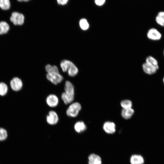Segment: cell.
Instances as JSON below:
<instances>
[{
  "mask_svg": "<svg viewBox=\"0 0 164 164\" xmlns=\"http://www.w3.org/2000/svg\"><path fill=\"white\" fill-rule=\"evenodd\" d=\"M8 134L6 130L3 128H0V141L5 140Z\"/></svg>",
  "mask_w": 164,
  "mask_h": 164,
  "instance_id": "24",
  "label": "cell"
},
{
  "mask_svg": "<svg viewBox=\"0 0 164 164\" xmlns=\"http://www.w3.org/2000/svg\"><path fill=\"white\" fill-rule=\"evenodd\" d=\"M11 6L10 0H0V8L3 10L9 9Z\"/></svg>",
  "mask_w": 164,
  "mask_h": 164,
  "instance_id": "19",
  "label": "cell"
},
{
  "mask_svg": "<svg viewBox=\"0 0 164 164\" xmlns=\"http://www.w3.org/2000/svg\"><path fill=\"white\" fill-rule=\"evenodd\" d=\"M142 68L144 71L146 73L149 75L155 74L158 70L156 68L149 65L146 62L142 64Z\"/></svg>",
  "mask_w": 164,
  "mask_h": 164,
  "instance_id": "11",
  "label": "cell"
},
{
  "mask_svg": "<svg viewBox=\"0 0 164 164\" xmlns=\"http://www.w3.org/2000/svg\"><path fill=\"white\" fill-rule=\"evenodd\" d=\"M8 87L7 85L5 83L1 82L0 83V95L4 96L8 92Z\"/></svg>",
  "mask_w": 164,
  "mask_h": 164,
  "instance_id": "22",
  "label": "cell"
},
{
  "mask_svg": "<svg viewBox=\"0 0 164 164\" xmlns=\"http://www.w3.org/2000/svg\"><path fill=\"white\" fill-rule=\"evenodd\" d=\"M116 126L115 124L112 122L108 121L105 122L103 126L104 131L107 133L112 134L116 131Z\"/></svg>",
  "mask_w": 164,
  "mask_h": 164,
  "instance_id": "10",
  "label": "cell"
},
{
  "mask_svg": "<svg viewBox=\"0 0 164 164\" xmlns=\"http://www.w3.org/2000/svg\"><path fill=\"white\" fill-rule=\"evenodd\" d=\"M67 68L69 75L73 77L78 73V69L76 66L71 61L67 60Z\"/></svg>",
  "mask_w": 164,
  "mask_h": 164,
  "instance_id": "9",
  "label": "cell"
},
{
  "mask_svg": "<svg viewBox=\"0 0 164 164\" xmlns=\"http://www.w3.org/2000/svg\"><path fill=\"white\" fill-rule=\"evenodd\" d=\"M121 105L123 109L130 108H132V103L129 100H125L121 102Z\"/></svg>",
  "mask_w": 164,
  "mask_h": 164,
  "instance_id": "23",
  "label": "cell"
},
{
  "mask_svg": "<svg viewBox=\"0 0 164 164\" xmlns=\"http://www.w3.org/2000/svg\"><path fill=\"white\" fill-rule=\"evenodd\" d=\"M47 79L55 85L61 83L63 79V77L59 73H47L46 74Z\"/></svg>",
  "mask_w": 164,
  "mask_h": 164,
  "instance_id": "5",
  "label": "cell"
},
{
  "mask_svg": "<svg viewBox=\"0 0 164 164\" xmlns=\"http://www.w3.org/2000/svg\"><path fill=\"white\" fill-rule=\"evenodd\" d=\"M79 24L80 28L83 30H87L89 28V24L85 19H81L79 21Z\"/></svg>",
  "mask_w": 164,
  "mask_h": 164,
  "instance_id": "21",
  "label": "cell"
},
{
  "mask_svg": "<svg viewBox=\"0 0 164 164\" xmlns=\"http://www.w3.org/2000/svg\"><path fill=\"white\" fill-rule=\"evenodd\" d=\"M10 20L14 25L22 26L24 23L25 17L22 13L14 11L11 13Z\"/></svg>",
  "mask_w": 164,
  "mask_h": 164,
  "instance_id": "3",
  "label": "cell"
},
{
  "mask_svg": "<svg viewBox=\"0 0 164 164\" xmlns=\"http://www.w3.org/2000/svg\"><path fill=\"white\" fill-rule=\"evenodd\" d=\"M89 164H101V158L98 155L92 153L88 157Z\"/></svg>",
  "mask_w": 164,
  "mask_h": 164,
  "instance_id": "12",
  "label": "cell"
},
{
  "mask_svg": "<svg viewBox=\"0 0 164 164\" xmlns=\"http://www.w3.org/2000/svg\"><path fill=\"white\" fill-rule=\"evenodd\" d=\"M86 126L83 121H78L74 125L75 131L78 133L82 132L85 131Z\"/></svg>",
  "mask_w": 164,
  "mask_h": 164,
  "instance_id": "17",
  "label": "cell"
},
{
  "mask_svg": "<svg viewBox=\"0 0 164 164\" xmlns=\"http://www.w3.org/2000/svg\"><path fill=\"white\" fill-rule=\"evenodd\" d=\"M45 70L47 73H59L58 69L56 66H52L49 64L46 65Z\"/></svg>",
  "mask_w": 164,
  "mask_h": 164,
  "instance_id": "20",
  "label": "cell"
},
{
  "mask_svg": "<svg viewBox=\"0 0 164 164\" xmlns=\"http://www.w3.org/2000/svg\"><path fill=\"white\" fill-rule=\"evenodd\" d=\"M155 21L158 24L164 27V12H159L155 17Z\"/></svg>",
  "mask_w": 164,
  "mask_h": 164,
  "instance_id": "18",
  "label": "cell"
},
{
  "mask_svg": "<svg viewBox=\"0 0 164 164\" xmlns=\"http://www.w3.org/2000/svg\"><path fill=\"white\" fill-rule=\"evenodd\" d=\"M106 0H95V4L97 6H101L103 5L105 3Z\"/></svg>",
  "mask_w": 164,
  "mask_h": 164,
  "instance_id": "26",
  "label": "cell"
},
{
  "mask_svg": "<svg viewBox=\"0 0 164 164\" xmlns=\"http://www.w3.org/2000/svg\"><path fill=\"white\" fill-rule=\"evenodd\" d=\"M134 112V110L132 108L123 109L121 111V116L125 119H128L131 118Z\"/></svg>",
  "mask_w": 164,
  "mask_h": 164,
  "instance_id": "16",
  "label": "cell"
},
{
  "mask_svg": "<svg viewBox=\"0 0 164 164\" xmlns=\"http://www.w3.org/2000/svg\"><path fill=\"white\" fill-rule=\"evenodd\" d=\"M146 62L147 63L158 70L159 68L158 62L157 60L154 57L149 56L146 57Z\"/></svg>",
  "mask_w": 164,
  "mask_h": 164,
  "instance_id": "15",
  "label": "cell"
},
{
  "mask_svg": "<svg viewBox=\"0 0 164 164\" xmlns=\"http://www.w3.org/2000/svg\"><path fill=\"white\" fill-rule=\"evenodd\" d=\"M60 65L63 72H66L67 71V60H63L61 62Z\"/></svg>",
  "mask_w": 164,
  "mask_h": 164,
  "instance_id": "25",
  "label": "cell"
},
{
  "mask_svg": "<svg viewBox=\"0 0 164 164\" xmlns=\"http://www.w3.org/2000/svg\"><path fill=\"white\" fill-rule=\"evenodd\" d=\"M81 109L80 104L75 102L71 104L68 108L66 111L67 115L71 117H77Z\"/></svg>",
  "mask_w": 164,
  "mask_h": 164,
  "instance_id": "2",
  "label": "cell"
},
{
  "mask_svg": "<svg viewBox=\"0 0 164 164\" xmlns=\"http://www.w3.org/2000/svg\"><path fill=\"white\" fill-rule=\"evenodd\" d=\"M46 121L49 125H53L56 124L58 121L59 118L56 113L53 111H51L47 116Z\"/></svg>",
  "mask_w": 164,
  "mask_h": 164,
  "instance_id": "7",
  "label": "cell"
},
{
  "mask_svg": "<svg viewBox=\"0 0 164 164\" xmlns=\"http://www.w3.org/2000/svg\"><path fill=\"white\" fill-rule=\"evenodd\" d=\"M10 85L12 89L17 91L22 88L23 83L21 80L17 77L13 78L10 81Z\"/></svg>",
  "mask_w": 164,
  "mask_h": 164,
  "instance_id": "6",
  "label": "cell"
},
{
  "mask_svg": "<svg viewBox=\"0 0 164 164\" xmlns=\"http://www.w3.org/2000/svg\"><path fill=\"white\" fill-rule=\"evenodd\" d=\"M163 55H164V50L163 52Z\"/></svg>",
  "mask_w": 164,
  "mask_h": 164,
  "instance_id": "30",
  "label": "cell"
},
{
  "mask_svg": "<svg viewBox=\"0 0 164 164\" xmlns=\"http://www.w3.org/2000/svg\"><path fill=\"white\" fill-rule=\"evenodd\" d=\"M64 91L62 94L61 98L64 104H67L73 101L74 97V87L69 81L65 82Z\"/></svg>",
  "mask_w": 164,
  "mask_h": 164,
  "instance_id": "1",
  "label": "cell"
},
{
  "mask_svg": "<svg viewBox=\"0 0 164 164\" xmlns=\"http://www.w3.org/2000/svg\"><path fill=\"white\" fill-rule=\"evenodd\" d=\"M163 83H164V77L163 78Z\"/></svg>",
  "mask_w": 164,
  "mask_h": 164,
  "instance_id": "29",
  "label": "cell"
},
{
  "mask_svg": "<svg viewBox=\"0 0 164 164\" xmlns=\"http://www.w3.org/2000/svg\"><path fill=\"white\" fill-rule=\"evenodd\" d=\"M147 36L149 39L155 41L160 40L162 37L161 33L154 28H151L148 30Z\"/></svg>",
  "mask_w": 164,
  "mask_h": 164,
  "instance_id": "4",
  "label": "cell"
},
{
  "mask_svg": "<svg viewBox=\"0 0 164 164\" xmlns=\"http://www.w3.org/2000/svg\"><path fill=\"white\" fill-rule=\"evenodd\" d=\"M144 162L143 158L140 155H133L131 156L130 159L131 164H143Z\"/></svg>",
  "mask_w": 164,
  "mask_h": 164,
  "instance_id": "13",
  "label": "cell"
},
{
  "mask_svg": "<svg viewBox=\"0 0 164 164\" xmlns=\"http://www.w3.org/2000/svg\"><path fill=\"white\" fill-rule=\"evenodd\" d=\"M10 29V26L7 22L4 21H0V35L7 34Z\"/></svg>",
  "mask_w": 164,
  "mask_h": 164,
  "instance_id": "14",
  "label": "cell"
},
{
  "mask_svg": "<svg viewBox=\"0 0 164 164\" xmlns=\"http://www.w3.org/2000/svg\"><path fill=\"white\" fill-rule=\"evenodd\" d=\"M46 102L47 105L50 107H56L59 103V99L55 94H50L46 98Z\"/></svg>",
  "mask_w": 164,
  "mask_h": 164,
  "instance_id": "8",
  "label": "cell"
},
{
  "mask_svg": "<svg viewBox=\"0 0 164 164\" xmlns=\"http://www.w3.org/2000/svg\"><path fill=\"white\" fill-rule=\"evenodd\" d=\"M19 2H27L31 0H17Z\"/></svg>",
  "mask_w": 164,
  "mask_h": 164,
  "instance_id": "28",
  "label": "cell"
},
{
  "mask_svg": "<svg viewBox=\"0 0 164 164\" xmlns=\"http://www.w3.org/2000/svg\"><path fill=\"white\" fill-rule=\"evenodd\" d=\"M69 0H56L57 3L60 5H63L67 4Z\"/></svg>",
  "mask_w": 164,
  "mask_h": 164,
  "instance_id": "27",
  "label": "cell"
}]
</instances>
